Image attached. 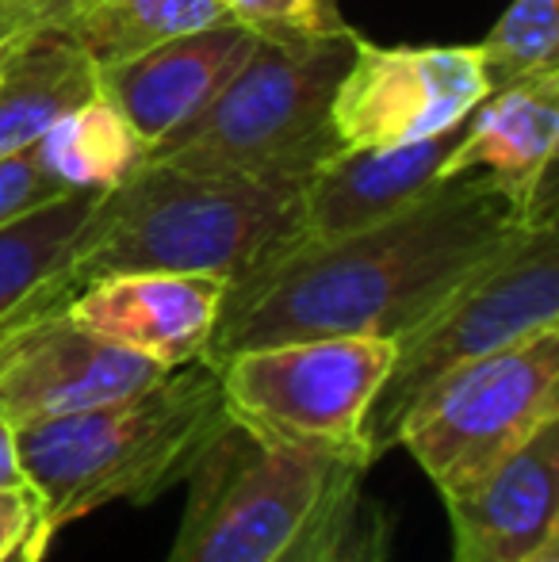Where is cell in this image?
Instances as JSON below:
<instances>
[{
    "label": "cell",
    "mask_w": 559,
    "mask_h": 562,
    "mask_svg": "<svg viewBox=\"0 0 559 562\" xmlns=\"http://www.w3.org/2000/svg\"><path fill=\"white\" fill-rule=\"evenodd\" d=\"M522 226L483 172L437 180L399 215L342 237H299L231 283L203 360L306 337L399 340Z\"/></svg>",
    "instance_id": "6da1fadb"
},
{
    "label": "cell",
    "mask_w": 559,
    "mask_h": 562,
    "mask_svg": "<svg viewBox=\"0 0 559 562\" xmlns=\"http://www.w3.org/2000/svg\"><path fill=\"white\" fill-rule=\"evenodd\" d=\"M303 188L295 177L192 172L146 157L97 195L62 288L69 295L120 272L215 276L231 288L303 237Z\"/></svg>",
    "instance_id": "7a4b0ae2"
},
{
    "label": "cell",
    "mask_w": 559,
    "mask_h": 562,
    "mask_svg": "<svg viewBox=\"0 0 559 562\" xmlns=\"http://www.w3.org/2000/svg\"><path fill=\"white\" fill-rule=\"evenodd\" d=\"M231 425L219 368L192 360L104 406L20 425L15 440L27 486L62 532L115 502L149 505L185 486Z\"/></svg>",
    "instance_id": "3957f363"
},
{
    "label": "cell",
    "mask_w": 559,
    "mask_h": 562,
    "mask_svg": "<svg viewBox=\"0 0 559 562\" xmlns=\"http://www.w3.org/2000/svg\"><path fill=\"white\" fill-rule=\"evenodd\" d=\"M357 27L314 38H257L242 69L149 161L192 172H269L311 180L337 138L329 126L337 81L353 58Z\"/></svg>",
    "instance_id": "277c9868"
},
{
    "label": "cell",
    "mask_w": 559,
    "mask_h": 562,
    "mask_svg": "<svg viewBox=\"0 0 559 562\" xmlns=\"http://www.w3.org/2000/svg\"><path fill=\"white\" fill-rule=\"evenodd\" d=\"M552 326H559V218L522 223L499 252L395 340V360L368 409L372 456L395 448L406 409L440 375Z\"/></svg>",
    "instance_id": "5b68a950"
},
{
    "label": "cell",
    "mask_w": 559,
    "mask_h": 562,
    "mask_svg": "<svg viewBox=\"0 0 559 562\" xmlns=\"http://www.w3.org/2000/svg\"><path fill=\"white\" fill-rule=\"evenodd\" d=\"M395 360L383 337H306L234 352L219 360V386L231 422L272 448L342 459L360 471L376 463L368 448V409Z\"/></svg>",
    "instance_id": "8992f818"
},
{
    "label": "cell",
    "mask_w": 559,
    "mask_h": 562,
    "mask_svg": "<svg viewBox=\"0 0 559 562\" xmlns=\"http://www.w3.org/2000/svg\"><path fill=\"white\" fill-rule=\"evenodd\" d=\"M559 422V326L440 375L406 409L395 448L456 497Z\"/></svg>",
    "instance_id": "52a82bcc"
},
{
    "label": "cell",
    "mask_w": 559,
    "mask_h": 562,
    "mask_svg": "<svg viewBox=\"0 0 559 562\" xmlns=\"http://www.w3.org/2000/svg\"><path fill=\"white\" fill-rule=\"evenodd\" d=\"M365 471L311 451L223 432L188 474V502L165 562H277L295 536Z\"/></svg>",
    "instance_id": "ba28073f"
},
{
    "label": "cell",
    "mask_w": 559,
    "mask_h": 562,
    "mask_svg": "<svg viewBox=\"0 0 559 562\" xmlns=\"http://www.w3.org/2000/svg\"><path fill=\"white\" fill-rule=\"evenodd\" d=\"M491 92L479 46H376L357 35L329 126L342 149H391L460 126Z\"/></svg>",
    "instance_id": "9c48e42d"
},
{
    "label": "cell",
    "mask_w": 559,
    "mask_h": 562,
    "mask_svg": "<svg viewBox=\"0 0 559 562\" xmlns=\"http://www.w3.org/2000/svg\"><path fill=\"white\" fill-rule=\"evenodd\" d=\"M161 375L157 363L77 326L62 299L0 322V414L15 429L104 406Z\"/></svg>",
    "instance_id": "30bf717a"
},
{
    "label": "cell",
    "mask_w": 559,
    "mask_h": 562,
    "mask_svg": "<svg viewBox=\"0 0 559 562\" xmlns=\"http://www.w3.org/2000/svg\"><path fill=\"white\" fill-rule=\"evenodd\" d=\"M223 299L226 280L215 276L120 272L69 291L62 311L100 340L177 371L208 356Z\"/></svg>",
    "instance_id": "8fae6325"
},
{
    "label": "cell",
    "mask_w": 559,
    "mask_h": 562,
    "mask_svg": "<svg viewBox=\"0 0 559 562\" xmlns=\"http://www.w3.org/2000/svg\"><path fill=\"white\" fill-rule=\"evenodd\" d=\"M556 149L559 66L487 92L440 165V180L483 172L506 192L522 223H548L559 218Z\"/></svg>",
    "instance_id": "7c38bea8"
},
{
    "label": "cell",
    "mask_w": 559,
    "mask_h": 562,
    "mask_svg": "<svg viewBox=\"0 0 559 562\" xmlns=\"http://www.w3.org/2000/svg\"><path fill=\"white\" fill-rule=\"evenodd\" d=\"M254 46L257 35L238 20L211 23L192 35L149 46L120 66L100 69V97L120 108L142 146L154 149L223 92Z\"/></svg>",
    "instance_id": "4fadbf2b"
},
{
    "label": "cell",
    "mask_w": 559,
    "mask_h": 562,
    "mask_svg": "<svg viewBox=\"0 0 559 562\" xmlns=\"http://www.w3.org/2000/svg\"><path fill=\"white\" fill-rule=\"evenodd\" d=\"M452 562H525L559 540V422L463 494L445 497Z\"/></svg>",
    "instance_id": "5bb4252c"
},
{
    "label": "cell",
    "mask_w": 559,
    "mask_h": 562,
    "mask_svg": "<svg viewBox=\"0 0 559 562\" xmlns=\"http://www.w3.org/2000/svg\"><path fill=\"white\" fill-rule=\"evenodd\" d=\"M463 123L406 146L337 149L326 157L303 188V237H342L411 207L440 180V165L460 142Z\"/></svg>",
    "instance_id": "9a60e30c"
},
{
    "label": "cell",
    "mask_w": 559,
    "mask_h": 562,
    "mask_svg": "<svg viewBox=\"0 0 559 562\" xmlns=\"http://www.w3.org/2000/svg\"><path fill=\"white\" fill-rule=\"evenodd\" d=\"M97 92V66L62 23H23L0 46V157L31 149L54 119Z\"/></svg>",
    "instance_id": "2e32d148"
},
{
    "label": "cell",
    "mask_w": 559,
    "mask_h": 562,
    "mask_svg": "<svg viewBox=\"0 0 559 562\" xmlns=\"http://www.w3.org/2000/svg\"><path fill=\"white\" fill-rule=\"evenodd\" d=\"M100 192H62L58 200L0 226V322L46 299H66L62 276Z\"/></svg>",
    "instance_id": "e0dca14e"
},
{
    "label": "cell",
    "mask_w": 559,
    "mask_h": 562,
    "mask_svg": "<svg viewBox=\"0 0 559 562\" xmlns=\"http://www.w3.org/2000/svg\"><path fill=\"white\" fill-rule=\"evenodd\" d=\"M35 154L69 192H77V188L108 192L146 161L149 149L120 115V108L108 104L97 92L92 100L54 119L43 138L35 142Z\"/></svg>",
    "instance_id": "ac0fdd59"
},
{
    "label": "cell",
    "mask_w": 559,
    "mask_h": 562,
    "mask_svg": "<svg viewBox=\"0 0 559 562\" xmlns=\"http://www.w3.org/2000/svg\"><path fill=\"white\" fill-rule=\"evenodd\" d=\"M231 20L219 0H92L62 27L81 43L100 69L120 66L135 54L161 46L177 35H192L211 23Z\"/></svg>",
    "instance_id": "d6986e66"
},
{
    "label": "cell",
    "mask_w": 559,
    "mask_h": 562,
    "mask_svg": "<svg viewBox=\"0 0 559 562\" xmlns=\"http://www.w3.org/2000/svg\"><path fill=\"white\" fill-rule=\"evenodd\" d=\"M491 89L559 66V0H514L479 43Z\"/></svg>",
    "instance_id": "ffe728a7"
},
{
    "label": "cell",
    "mask_w": 559,
    "mask_h": 562,
    "mask_svg": "<svg viewBox=\"0 0 559 562\" xmlns=\"http://www.w3.org/2000/svg\"><path fill=\"white\" fill-rule=\"evenodd\" d=\"M391 528H395L391 513L376 497H368L360 482H353L334 509L318 562H388Z\"/></svg>",
    "instance_id": "44dd1931"
},
{
    "label": "cell",
    "mask_w": 559,
    "mask_h": 562,
    "mask_svg": "<svg viewBox=\"0 0 559 562\" xmlns=\"http://www.w3.org/2000/svg\"><path fill=\"white\" fill-rule=\"evenodd\" d=\"M257 38H314L345 31L342 0H219Z\"/></svg>",
    "instance_id": "7402d4cb"
},
{
    "label": "cell",
    "mask_w": 559,
    "mask_h": 562,
    "mask_svg": "<svg viewBox=\"0 0 559 562\" xmlns=\"http://www.w3.org/2000/svg\"><path fill=\"white\" fill-rule=\"evenodd\" d=\"M54 536L58 528L35 490H0V562H46Z\"/></svg>",
    "instance_id": "603a6c76"
},
{
    "label": "cell",
    "mask_w": 559,
    "mask_h": 562,
    "mask_svg": "<svg viewBox=\"0 0 559 562\" xmlns=\"http://www.w3.org/2000/svg\"><path fill=\"white\" fill-rule=\"evenodd\" d=\"M62 192H69V188L46 169L43 157L35 154V146L20 149L12 157H0V226L43 207V203L58 200Z\"/></svg>",
    "instance_id": "cb8c5ba5"
},
{
    "label": "cell",
    "mask_w": 559,
    "mask_h": 562,
    "mask_svg": "<svg viewBox=\"0 0 559 562\" xmlns=\"http://www.w3.org/2000/svg\"><path fill=\"white\" fill-rule=\"evenodd\" d=\"M92 0H0V12L23 23H69Z\"/></svg>",
    "instance_id": "d4e9b609"
},
{
    "label": "cell",
    "mask_w": 559,
    "mask_h": 562,
    "mask_svg": "<svg viewBox=\"0 0 559 562\" xmlns=\"http://www.w3.org/2000/svg\"><path fill=\"white\" fill-rule=\"evenodd\" d=\"M360 482V479H357ZM353 486V482H349ZM349 486H342L334 494V502L326 505V509L318 513V517L311 520V525L303 528V532L295 536V543H291L288 551H283V555L277 559V562H318V555H322V543H326V532H329V520H334V509H337V502H342V494Z\"/></svg>",
    "instance_id": "484cf974"
},
{
    "label": "cell",
    "mask_w": 559,
    "mask_h": 562,
    "mask_svg": "<svg viewBox=\"0 0 559 562\" xmlns=\"http://www.w3.org/2000/svg\"><path fill=\"white\" fill-rule=\"evenodd\" d=\"M15 486H27V474H23L15 425L0 414V490H15Z\"/></svg>",
    "instance_id": "4316f807"
},
{
    "label": "cell",
    "mask_w": 559,
    "mask_h": 562,
    "mask_svg": "<svg viewBox=\"0 0 559 562\" xmlns=\"http://www.w3.org/2000/svg\"><path fill=\"white\" fill-rule=\"evenodd\" d=\"M20 27H23V20H15V15H8V12H0V46H4L8 38H12Z\"/></svg>",
    "instance_id": "83f0119b"
},
{
    "label": "cell",
    "mask_w": 559,
    "mask_h": 562,
    "mask_svg": "<svg viewBox=\"0 0 559 562\" xmlns=\"http://www.w3.org/2000/svg\"><path fill=\"white\" fill-rule=\"evenodd\" d=\"M525 562H559V540L545 543V548H540L537 555H533V559H525Z\"/></svg>",
    "instance_id": "f1b7e54d"
}]
</instances>
